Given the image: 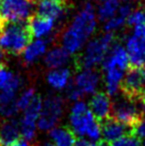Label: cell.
I'll use <instances>...</instances> for the list:
<instances>
[{
	"label": "cell",
	"mask_w": 145,
	"mask_h": 146,
	"mask_svg": "<svg viewBox=\"0 0 145 146\" xmlns=\"http://www.w3.org/2000/svg\"><path fill=\"white\" fill-rule=\"evenodd\" d=\"M114 41L113 32H106L98 37L90 41L85 46L84 53L78 59L80 69H90L104 62L108 50Z\"/></svg>",
	"instance_id": "4"
},
{
	"label": "cell",
	"mask_w": 145,
	"mask_h": 146,
	"mask_svg": "<svg viewBox=\"0 0 145 146\" xmlns=\"http://www.w3.org/2000/svg\"><path fill=\"white\" fill-rule=\"evenodd\" d=\"M20 85H21L20 77L14 75V77L9 82V84L2 90H0V108L15 102V96L19 90Z\"/></svg>",
	"instance_id": "23"
},
{
	"label": "cell",
	"mask_w": 145,
	"mask_h": 146,
	"mask_svg": "<svg viewBox=\"0 0 145 146\" xmlns=\"http://www.w3.org/2000/svg\"><path fill=\"white\" fill-rule=\"evenodd\" d=\"M122 1H124L125 3H128V2H131V1H133V0H122Z\"/></svg>",
	"instance_id": "39"
},
{
	"label": "cell",
	"mask_w": 145,
	"mask_h": 146,
	"mask_svg": "<svg viewBox=\"0 0 145 146\" xmlns=\"http://www.w3.org/2000/svg\"><path fill=\"white\" fill-rule=\"evenodd\" d=\"M124 72L125 70L116 67L105 70V83L109 96L116 95L118 90L121 89L122 82L124 79Z\"/></svg>",
	"instance_id": "17"
},
{
	"label": "cell",
	"mask_w": 145,
	"mask_h": 146,
	"mask_svg": "<svg viewBox=\"0 0 145 146\" xmlns=\"http://www.w3.org/2000/svg\"><path fill=\"white\" fill-rule=\"evenodd\" d=\"M8 146H31V144H30L29 141L25 140V139H21V140L18 139L17 141H15L14 143H12V144H10Z\"/></svg>",
	"instance_id": "35"
},
{
	"label": "cell",
	"mask_w": 145,
	"mask_h": 146,
	"mask_svg": "<svg viewBox=\"0 0 145 146\" xmlns=\"http://www.w3.org/2000/svg\"><path fill=\"white\" fill-rule=\"evenodd\" d=\"M143 24H145V12H144V19H143Z\"/></svg>",
	"instance_id": "41"
},
{
	"label": "cell",
	"mask_w": 145,
	"mask_h": 146,
	"mask_svg": "<svg viewBox=\"0 0 145 146\" xmlns=\"http://www.w3.org/2000/svg\"><path fill=\"white\" fill-rule=\"evenodd\" d=\"M34 96H35L34 90L33 89L26 90L24 93L21 94L19 97L16 99V106H17V108H18V110L26 109V108L31 104Z\"/></svg>",
	"instance_id": "25"
},
{
	"label": "cell",
	"mask_w": 145,
	"mask_h": 146,
	"mask_svg": "<svg viewBox=\"0 0 145 146\" xmlns=\"http://www.w3.org/2000/svg\"><path fill=\"white\" fill-rule=\"evenodd\" d=\"M142 102H143V105H142V107H143V112L145 113V93L143 94V97H142Z\"/></svg>",
	"instance_id": "36"
},
{
	"label": "cell",
	"mask_w": 145,
	"mask_h": 146,
	"mask_svg": "<svg viewBox=\"0 0 145 146\" xmlns=\"http://www.w3.org/2000/svg\"><path fill=\"white\" fill-rule=\"evenodd\" d=\"M120 9V1L118 0H106L99 5L97 15L100 21H108L117 14Z\"/></svg>",
	"instance_id": "24"
},
{
	"label": "cell",
	"mask_w": 145,
	"mask_h": 146,
	"mask_svg": "<svg viewBox=\"0 0 145 146\" xmlns=\"http://www.w3.org/2000/svg\"><path fill=\"white\" fill-rule=\"evenodd\" d=\"M98 1H101V2H104V1H106V0H98Z\"/></svg>",
	"instance_id": "42"
},
{
	"label": "cell",
	"mask_w": 145,
	"mask_h": 146,
	"mask_svg": "<svg viewBox=\"0 0 145 146\" xmlns=\"http://www.w3.org/2000/svg\"><path fill=\"white\" fill-rule=\"evenodd\" d=\"M101 125V134L102 138L107 143H113L114 141L118 140L123 135H125L126 126L122 123L117 122L113 117H108L107 119L100 123Z\"/></svg>",
	"instance_id": "15"
},
{
	"label": "cell",
	"mask_w": 145,
	"mask_h": 146,
	"mask_svg": "<svg viewBox=\"0 0 145 146\" xmlns=\"http://www.w3.org/2000/svg\"><path fill=\"white\" fill-rule=\"evenodd\" d=\"M128 64L129 58L126 48H124L122 45H114L102 62V68L106 70L116 67L125 70L128 67Z\"/></svg>",
	"instance_id": "14"
},
{
	"label": "cell",
	"mask_w": 145,
	"mask_h": 146,
	"mask_svg": "<svg viewBox=\"0 0 145 146\" xmlns=\"http://www.w3.org/2000/svg\"><path fill=\"white\" fill-rule=\"evenodd\" d=\"M43 109V100L40 96L35 95L31 104L24 110V116L19 123L20 135L27 140L32 141L36 133L37 121L40 118Z\"/></svg>",
	"instance_id": "8"
},
{
	"label": "cell",
	"mask_w": 145,
	"mask_h": 146,
	"mask_svg": "<svg viewBox=\"0 0 145 146\" xmlns=\"http://www.w3.org/2000/svg\"><path fill=\"white\" fill-rule=\"evenodd\" d=\"M49 135L56 146H74L76 142L75 133L65 127H55L50 130Z\"/></svg>",
	"instance_id": "20"
},
{
	"label": "cell",
	"mask_w": 145,
	"mask_h": 146,
	"mask_svg": "<svg viewBox=\"0 0 145 146\" xmlns=\"http://www.w3.org/2000/svg\"><path fill=\"white\" fill-rule=\"evenodd\" d=\"M112 146H141L140 140L132 134H125L112 143Z\"/></svg>",
	"instance_id": "27"
},
{
	"label": "cell",
	"mask_w": 145,
	"mask_h": 146,
	"mask_svg": "<svg viewBox=\"0 0 145 146\" xmlns=\"http://www.w3.org/2000/svg\"><path fill=\"white\" fill-rule=\"evenodd\" d=\"M37 15L59 21L64 16V5L53 0H40L36 8Z\"/></svg>",
	"instance_id": "16"
},
{
	"label": "cell",
	"mask_w": 145,
	"mask_h": 146,
	"mask_svg": "<svg viewBox=\"0 0 145 146\" xmlns=\"http://www.w3.org/2000/svg\"><path fill=\"white\" fill-rule=\"evenodd\" d=\"M131 12H132V7L129 3H125V4H123V5H120V9H118V11H117V14L123 17H125L126 19H127V17L131 14Z\"/></svg>",
	"instance_id": "32"
},
{
	"label": "cell",
	"mask_w": 145,
	"mask_h": 146,
	"mask_svg": "<svg viewBox=\"0 0 145 146\" xmlns=\"http://www.w3.org/2000/svg\"><path fill=\"white\" fill-rule=\"evenodd\" d=\"M28 29L34 38H45L55 29V21L40 15H32L28 21Z\"/></svg>",
	"instance_id": "12"
},
{
	"label": "cell",
	"mask_w": 145,
	"mask_h": 146,
	"mask_svg": "<svg viewBox=\"0 0 145 146\" xmlns=\"http://www.w3.org/2000/svg\"><path fill=\"white\" fill-rule=\"evenodd\" d=\"M2 26H3V21H2V18L0 16V31H1V29H2Z\"/></svg>",
	"instance_id": "38"
},
{
	"label": "cell",
	"mask_w": 145,
	"mask_h": 146,
	"mask_svg": "<svg viewBox=\"0 0 145 146\" xmlns=\"http://www.w3.org/2000/svg\"><path fill=\"white\" fill-rule=\"evenodd\" d=\"M46 50H47V41L45 38H35L34 41L30 42L23 51L25 62L33 63L37 61L42 56H44Z\"/></svg>",
	"instance_id": "19"
},
{
	"label": "cell",
	"mask_w": 145,
	"mask_h": 146,
	"mask_svg": "<svg viewBox=\"0 0 145 146\" xmlns=\"http://www.w3.org/2000/svg\"><path fill=\"white\" fill-rule=\"evenodd\" d=\"M69 60V53L63 47L53 48L45 57V64L49 68L57 69L63 67Z\"/></svg>",
	"instance_id": "22"
},
{
	"label": "cell",
	"mask_w": 145,
	"mask_h": 146,
	"mask_svg": "<svg viewBox=\"0 0 145 146\" xmlns=\"http://www.w3.org/2000/svg\"><path fill=\"white\" fill-rule=\"evenodd\" d=\"M96 15L91 2H86L62 35V47L69 53L79 51L96 29Z\"/></svg>",
	"instance_id": "1"
},
{
	"label": "cell",
	"mask_w": 145,
	"mask_h": 146,
	"mask_svg": "<svg viewBox=\"0 0 145 146\" xmlns=\"http://www.w3.org/2000/svg\"><path fill=\"white\" fill-rule=\"evenodd\" d=\"M69 124L75 135L86 137L91 141H98L101 137V125L88 105L83 102H76L71 110Z\"/></svg>",
	"instance_id": "2"
},
{
	"label": "cell",
	"mask_w": 145,
	"mask_h": 146,
	"mask_svg": "<svg viewBox=\"0 0 145 146\" xmlns=\"http://www.w3.org/2000/svg\"><path fill=\"white\" fill-rule=\"evenodd\" d=\"M35 0H0V16L7 23H25L32 16Z\"/></svg>",
	"instance_id": "5"
},
{
	"label": "cell",
	"mask_w": 145,
	"mask_h": 146,
	"mask_svg": "<svg viewBox=\"0 0 145 146\" xmlns=\"http://www.w3.org/2000/svg\"><path fill=\"white\" fill-rule=\"evenodd\" d=\"M100 77L96 70L90 69H82L77 74L74 84L80 90L83 95L94 94L96 92L97 88L99 85Z\"/></svg>",
	"instance_id": "11"
},
{
	"label": "cell",
	"mask_w": 145,
	"mask_h": 146,
	"mask_svg": "<svg viewBox=\"0 0 145 146\" xmlns=\"http://www.w3.org/2000/svg\"><path fill=\"white\" fill-rule=\"evenodd\" d=\"M111 117L117 122L130 127V129L141 119V112L138 108L137 102L125 97L118 99L112 105Z\"/></svg>",
	"instance_id": "9"
},
{
	"label": "cell",
	"mask_w": 145,
	"mask_h": 146,
	"mask_svg": "<svg viewBox=\"0 0 145 146\" xmlns=\"http://www.w3.org/2000/svg\"><path fill=\"white\" fill-rule=\"evenodd\" d=\"M126 51L132 67H145V37L130 35L126 41Z\"/></svg>",
	"instance_id": "10"
},
{
	"label": "cell",
	"mask_w": 145,
	"mask_h": 146,
	"mask_svg": "<svg viewBox=\"0 0 145 146\" xmlns=\"http://www.w3.org/2000/svg\"><path fill=\"white\" fill-rule=\"evenodd\" d=\"M125 17L121 16V15H115L114 17H112L111 19H109L108 21H106L105 25V31L106 32H113V31H116L118 29H121L124 25L126 24Z\"/></svg>",
	"instance_id": "26"
},
{
	"label": "cell",
	"mask_w": 145,
	"mask_h": 146,
	"mask_svg": "<svg viewBox=\"0 0 145 146\" xmlns=\"http://www.w3.org/2000/svg\"><path fill=\"white\" fill-rule=\"evenodd\" d=\"M83 96V94L75 84H69L67 86V97L69 100L72 102H79V99Z\"/></svg>",
	"instance_id": "31"
},
{
	"label": "cell",
	"mask_w": 145,
	"mask_h": 146,
	"mask_svg": "<svg viewBox=\"0 0 145 146\" xmlns=\"http://www.w3.org/2000/svg\"><path fill=\"white\" fill-rule=\"evenodd\" d=\"M74 146H98V144H96L93 141H89V140H85V139H79L77 140Z\"/></svg>",
	"instance_id": "34"
},
{
	"label": "cell",
	"mask_w": 145,
	"mask_h": 146,
	"mask_svg": "<svg viewBox=\"0 0 145 146\" xmlns=\"http://www.w3.org/2000/svg\"><path fill=\"white\" fill-rule=\"evenodd\" d=\"M71 80L69 69L61 67L50 70L47 75V82L49 85L56 90H63L67 88Z\"/></svg>",
	"instance_id": "21"
},
{
	"label": "cell",
	"mask_w": 145,
	"mask_h": 146,
	"mask_svg": "<svg viewBox=\"0 0 145 146\" xmlns=\"http://www.w3.org/2000/svg\"><path fill=\"white\" fill-rule=\"evenodd\" d=\"M90 110L98 121H105L111 116L112 102H110L108 94L104 92L95 93L90 102Z\"/></svg>",
	"instance_id": "13"
},
{
	"label": "cell",
	"mask_w": 145,
	"mask_h": 146,
	"mask_svg": "<svg viewBox=\"0 0 145 146\" xmlns=\"http://www.w3.org/2000/svg\"><path fill=\"white\" fill-rule=\"evenodd\" d=\"M31 33L25 23H7L0 31V49L9 53L23 52L31 42Z\"/></svg>",
	"instance_id": "3"
},
{
	"label": "cell",
	"mask_w": 145,
	"mask_h": 146,
	"mask_svg": "<svg viewBox=\"0 0 145 146\" xmlns=\"http://www.w3.org/2000/svg\"><path fill=\"white\" fill-rule=\"evenodd\" d=\"M64 102L60 96H48L43 102V109L37 121V128L44 131H50L56 127L63 113Z\"/></svg>",
	"instance_id": "6"
},
{
	"label": "cell",
	"mask_w": 145,
	"mask_h": 146,
	"mask_svg": "<svg viewBox=\"0 0 145 146\" xmlns=\"http://www.w3.org/2000/svg\"><path fill=\"white\" fill-rule=\"evenodd\" d=\"M98 146H110V145H109V143H107V142H100L98 144Z\"/></svg>",
	"instance_id": "37"
},
{
	"label": "cell",
	"mask_w": 145,
	"mask_h": 146,
	"mask_svg": "<svg viewBox=\"0 0 145 146\" xmlns=\"http://www.w3.org/2000/svg\"><path fill=\"white\" fill-rule=\"evenodd\" d=\"M20 128L19 124L10 119L5 122L0 128V146H8L19 139Z\"/></svg>",
	"instance_id": "18"
},
{
	"label": "cell",
	"mask_w": 145,
	"mask_h": 146,
	"mask_svg": "<svg viewBox=\"0 0 145 146\" xmlns=\"http://www.w3.org/2000/svg\"><path fill=\"white\" fill-rule=\"evenodd\" d=\"M13 77H14V74L0 65V90L5 88L9 84V82L13 79Z\"/></svg>",
	"instance_id": "30"
},
{
	"label": "cell",
	"mask_w": 145,
	"mask_h": 146,
	"mask_svg": "<svg viewBox=\"0 0 145 146\" xmlns=\"http://www.w3.org/2000/svg\"><path fill=\"white\" fill-rule=\"evenodd\" d=\"M130 133L139 140H145V118H141L139 122L130 129Z\"/></svg>",
	"instance_id": "28"
},
{
	"label": "cell",
	"mask_w": 145,
	"mask_h": 146,
	"mask_svg": "<svg viewBox=\"0 0 145 146\" xmlns=\"http://www.w3.org/2000/svg\"><path fill=\"white\" fill-rule=\"evenodd\" d=\"M143 19H144V12L141 11V10H137V11H133L131 12V14L127 17V21L126 23L129 25V26H137V25H140L143 23Z\"/></svg>",
	"instance_id": "29"
},
{
	"label": "cell",
	"mask_w": 145,
	"mask_h": 146,
	"mask_svg": "<svg viewBox=\"0 0 145 146\" xmlns=\"http://www.w3.org/2000/svg\"><path fill=\"white\" fill-rule=\"evenodd\" d=\"M143 146H145V141H144V144H143Z\"/></svg>",
	"instance_id": "43"
},
{
	"label": "cell",
	"mask_w": 145,
	"mask_h": 146,
	"mask_svg": "<svg viewBox=\"0 0 145 146\" xmlns=\"http://www.w3.org/2000/svg\"><path fill=\"white\" fill-rule=\"evenodd\" d=\"M122 92L131 100L142 102L145 93V67H132L128 69L122 82Z\"/></svg>",
	"instance_id": "7"
},
{
	"label": "cell",
	"mask_w": 145,
	"mask_h": 146,
	"mask_svg": "<svg viewBox=\"0 0 145 146\" xmlns=\"http://www.w3.org/2000/svg\"><path fill=\"white\" fill-rule=\"evenodd\" d=\"M45 146H56V145H53V144H51V143H50V144L48 143V144H46Z\"/></svg>",
	"instance_id": "40"
},
{
	"label": "cell",
	"mask_w": 145,
	"mask_h": 146,
	"mask_svg": "<svg viewBox=\"0 0 145 146\" xmlns=\"http://www.w3.org/2000/svg\"><path fill=\"white\" fill-rule=\"evenodd\" d=\"M133 35L138 37H145V24H140L134 26L133 29Z\"/></svg>",
	"instance_id": "33"
}]
</instances>
